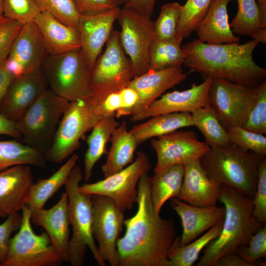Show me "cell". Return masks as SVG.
<instances>
[{"label":"cell","mask_w":266,"mask_h":266,"mask_svg":"<svg viewBox=\"0 0 266 266\" xmlns=\"http://www.w3.org/2000/svg\"><path fill=\"white\" fill-rule=\"evenodd\" d=\"M259 43L255 39L241 44H208L194 39L182 46L183 65L203 79L219 78L257 87L266 81V69L257 65L253 56Z\"/></svg>","instance_id":"7a4b0ae2"},{"label":"cell","mask_w":266,"mask_h":266,"mask_svg":"<svg viewBox=\"0 0 266 266\" xmlns=\"http://www.w3.org/2000/svg\"><path fill=\"white\" fill-rule=\"evenodd\" d=\"M33 176L28 165H17L0 171V218L18 213L27 205Z\"/></svg>","instance_id":"44dd1931"},{"label":"cell","mask_w":266,"mask_h":266,"mask_svg":"<svg viewBox=\"0 0 266 266\" xmlns=\"http://www.w3.org/2000/svg\"><path fill=\"white\" fill-rule=\"evenodd\" d=\"M14 78L7 66L5 59L0 61V105Z\"/></svg>","instance_id":"816d5d0a"},{"label":"cell","mask_w":266,"mask_h":266,"mask_svg":"<svg viewBox=\"0 0 266 266\" xmlns=\"http://www.w3.org/2000/svg\"><path fill=\"white\" fill-rule=\"evenodd\" d=\"M230 142L245 152L266 156V137L263 134L248 131L241 126L227 129Z\"/></svg>","instance_id":"ab89813d"},{"label":"cell","mask_w":266,"mask_h":266,"mask_svg":"<svg viewBox=\"0 0 266 266\" xmlns=\"http://www.w3.org/2000/svg\"><path fill=\"white\" fill-rule=\"evenodd\" d=\"M121 97L122 106L116 113L115 117L129 116L130 110L137 103L138 95L137 92L133 88L127 86L119 91Z\"/></svg>","instance_id":"681fc988"},{"label":"cell","mask_w":266,"mask_h":266,"mask_svg":"<svg viewBox=\"0 0 266 266\" xmlns=\"http://www.w3.org/2000/svg\"><path fill=\"white\" fill-rule=\"evenodd\" d=\"M182 8V5L177 2H169L161 7L159 16L154 22L155 38L161 40L176 39V29Z\"/></svg>","instance_id":"74e56055"},{"label":"cell","mask_w":266,"mask_h":266,"mask_svg":"<svg viewBox=\"0 0 266 266\" xmlns=\"http://www.w3.org/2000/svg\"><path fill=\"white\" fill-rule=\"evenodd\" d=\"M41 33L48 55H57L81 48L77 30L41 12L34 20Z\"/></svg>","instance_id":"d4e9b609"},{"label":"cell","mask_w":266,"mask_h":266,"mask_svg":"<svg viewBox=\"0 0 266 266\" xmlns=\"http://www.w3.org/2000/svg\"><path fill=\"white\" fill-rule=\"evenodd\" d=\"M74 1L80 14L98 13L119 6L115 0H74Z\"/></svg>","instance_id":"7dc6e473"},{"label":"cell","mask_w":266,"mask_h":266,"mask_svg":"<svg viewBox=\"0 0 266 266\" xmlns=\"http://www.w3.org/2000/svg\"><path fill=\"white\" fill-rule=\"evenodd\" d=\"M31 222L43 228L64 262L68 261L70 240L68 198L63 193L58 202L48 209L44 208L31 213Z\"/></svg>","instance_id":"603a6c76"},{"label":"cell","mask_w":266,"mask_h":266,"mask_svg":"<svg viewBox=\"0 0 266 266\" xmlns=\"http://www.w3.org/2000/svg\"><path fill=\"white\" fill-rule=\"evenodd\" d=\"M157 0H129L124 5L144 16L151 18Z\"/></svg>","instance_id":"f907efd6"},{"label":"cell","mask_w":266,"mask_h":266,"mask_svg":"<svg viewBox=\"0 0 266 266\" xmlns=\"http://www.w3.org/2000/svg\"><path fill=\"white\" fill-rule=\"evenodd\" d=\"M21 219L22 215L18 212L9 216L0 224V266L6 258L11 236L18 230Z\"/></svg>","instance_id":"bcb514c9"},{"label":"cell","mask_w":266,"mask_h":266,"mask_svg":"<svg viewBox=\"0 0 266 266\" xmlns=\"http://www.w3.org/2000/svg\"><path fill=\"white\" fill-rule=\"evenodd\" d=\"M191 114L193 126L200 132L210 147L224 146L230 143L227 129L211 106L200 108Z\"/></svg>","instance_id":"836d02e7"},{"label":"cell","mask_w":266,"mask_h":266,"mask_svg":"<svg viewBox=\"0 0 266 266\" xmlns=\"http://www.w3.org/2000/svg\"><path fill=\"white\" fill-rule=\"evenodd\" d=\"M181 45L176 39L161 40L155 38L150 48L149 70L182 66L185 55Z\"/></svg>","instance_id":"e575fe53"},{"label":"cell","mask_w":266,"mask_h":266,"mask_svg":"<svg viewBox=\"0 0 266 266\" xmlns=\"http://www.w3.org/2000/svg\"><path fill=\"white\" fill-rule=\"evenodd\" d=\"M47 55L41 33L33 21L23 25L5 61L15 77L40 67Z\"/></svg>","instance_id":"e0dca14e"},{"label":"cell","mask_w":266,"mask_h":266,"mask_svg":"<svg viewBox=\"0 0 266 266\" xmlns=\"http://www.w3.org/2000/svg\"><path fill=\"white\" fill-rule=\"evenodd\" d=\"M137 210L125 219L126 232L117 241L119 266H170L166 254L176 237L174 223L154 209L148 171L137 184Z\"/></svg>","instance_id":"6da1fadb"},{"label":"cell","mask_w":266,"mask_h":266,"mask_svg":"<svg viewBox=\"0 0 266 266\" xmlns=\"http://www.w3.org/2000/svg\"><path fill=\"white\" fill-rule=\"evenodd\" d=\"M170 204L181 220L183 233L179 237V243L182 245L195 240L225 218L224 207L197 206L177 198H171Z\"/></svg>","instance_id":"7402d4cb"},{"label":"cell","mask_w":266,"mask_h":266,"mask_svg":"<svg viewBox=\"0 0 266 266\" xmlns=\"http://www.w3.org/2000/svg\"><path fill=\"white\" fill-rule=\"evenodd\" d=\"M265 157L243 151L230 142L226 146L210 147L200 162L208 176L218 185L232 187L254 198L258 167Z\"/></svg>","instance_id":"277c9868"},{"label":"cell","mask_w":266,"mask_h":266,"mask_svg":"<svg viewBox=\"0 0 266 266\" xmlns=\"http://www.w3.org/2000/svg\"><path fill=\"white\" fill-rule=\"evenodd\" d=\"M236 253L252 266H256L258 260L266 258V224L251 236L246 245L240 247L237 250Z\"/></svg>","instance_id":"7bdbcfd3"},{"label":"cell","mask_w":266,"mask_h":266,"mask_svg":"<svg viewBox=\"0 0 266 266\" xmlns=\"http://www.w3.org/2000/svg\"><path fill=\"white\" fill-rule=\"evenodd\" d=\"M78 158L77 154H72L51 176L40 179L33 183L27 203L31 213L43 208L47 200L65 185L71 171L76 166Z\"/></svg>","instance_id":"f546056e"},{"label":"cell","mask_w":266,"mask_h":266,"mask_svg":"<svg viewBox=\"0 0 266 266\" xmlns=\"http://www.w3.org/2000/svg\"><path fill=\"white\" fill-rule=\"evenodd\" d=\"M92 202V231L99 253L111 266H119L117 243L124 225V211L106 196L93 195Z\"/></svg>","instance_id":"5bb4252c"},{"label":"cell","mask_w":266,"mask_h":266,"mask_svg":"<svg viewBox=\"0 0 266 266\" xmlns=\"http://www.w3.org/2000/svg\"><path fill=\"white\" fill-rule=\"evenodd\" d=\"M129 0H115L119 6L125 5Z\"/></svg>","instance_id":"9f6ffc18"},{"label":"cell","mask_w":266,"mask_h":266,"mask_svg":"<svg viewBox=\"0 0 266 266\" xmlns=\"http://www.w3.org/2000/svg\"><path fill=\"white\" fill-rule=\"evenodd\" d=\"M120 9L118 6L98 13L80 15L77 30L81 40L80 49L91 71L111 35Z\"/></svg>","instance_id":"ac0fdd59"},{"label":"cell","mask_w":266,"mask_h":266,"mask_svg":"<svg viewBox=\"0 0 266 266\" xmlns=\"http://www.w3.org/2000/svg\"><path fill=\"white\" fill-rule=\"evenodd\" d=\"M257 98L242 125L244 129L266 133V81L257 87Z\"/></svg>","instance_id":"60d3db41"},{"label":"cell","mask_w":266,"mask_h":266,"mask_svg":"<svg viewBox=\"0 0 266 266\" xmlns=\"http://www.w3.org/2000/svg\"><path fill=\"white\" fill-rule=\"evenodd\" d=\"M121 106L122 100L119 91L109 94L94 107L96 113L101 118L115 117L116 112L121 109Z\"/></svg>","instance_id":"c3c4849f"},{"label":"cell","mask_w":266,"mask_h":266,"mask_svg":"<svg viewBox=\"0 0 266 266\" xmlns=\"http://www.w3.org/2000/svg\"><path fill=\"white\" fill-rule=\"evenodd\" d=\"M41 69L48 88L70 101L90 98L91 71L80 49L47 55Z\"/></svg>","instance_id":"8992f818"},{"label":"cell","mask_w":266,"mask_h":266,"mask_svg":"<svg viewBox=\"0 0 266 266\" xmlns=\"http://www.w3.org/2000/svg\"><path fill=\"white\" fill-rule=\"evenodd\" d=\"M41 12L36 0H3V16L24 25Z\"/></svg>","instance_id":"b9f144b4"},{"label":"cell","mask_w":266,"mask_h":266,"mask_svg":"<svg viewBox=\"0 0 266 266\" xmlns=\"http://www.w3.org/2000/svg\"><path fill=\"white\" fill-rule=\"evenodd\" d=\"M238 10L235 17L230 23L234 34L250 36L262 28L260 12L256 0H236Z\"/></svg>","instance_id":"d590c367"},{"label":"cell","mask_w":266,"mask_h":266,"mask_svg":"<svg viewBox=\"0 0 266 266\" xmlns=\"http://www.w3.org/2000/svg\"><path fill=\"white\" fill-rule=\"evenodd\" d=\"M257 87L212 79L208 93L210 105L226 129L244 124L257 98Z\"/></svg>","instance_id":"4fadbf2b"},{"label":"cell","mask_w":266,"mask_h":266,"mask_svg":"<svg viewBox=\"0 0 266 266\" xmlns=\"http://www.w3.org/2000/svg\"><path fill=\"white\" fill-rule=\"evenodd\" d=\"M193 126L190 113L174 112L152 116L146 121L133 126L129 132L140 144L149 139Z\"/></svg>","instance_id":"83f0119b"},{"label":"cell","mask_w":266,"mask_h":266,"mask_svg":"<svg viewBox=\"0 0 266 266\" xmlns=\"http://www.w3.org/2000/svg\"><path fill=\"white\" fill-rule=\"evenodd\" d=\"M119 124L115 117H103L92 129L87 139L88 148L84 155L83 174L85 181L91 179L95 165L106 153L107 143Z\"/></svg>","instance_id":"4dcf8cb0"},{"label":"cell","mask_w":266,"mask_h":266,"mask_svg":"<svg viewBox=\"0 0 266 266\" xmlns=\"http://www.w3.org/2000/svg\"><path fill=\"white\" fill-rule=\"evenodd\" d=\"M0 134L5 135L18 140L22 139L15 121L10 120L0 113Z\"/></svg>","instance_id":"f5cc1de1"},{"label":"cell","mask_w":266,"mask_h":266,"mask_svg":"<svg viewBox=\"0 0 266 266\" xmlns=\"http://www.w3.org/2000/svg\"><path fill=\"white\" fill-rule=\"evenodd\" d=\"M254 199L229 186L219 185L218 201L225 208L220 234L205 247L196 266H215L223 256L236 253L265 224L252 215Z\"/></svg>","instance_id":"3957f363"},{"label":"cell","mask_w":266,"mask_h":266,"mask_svg":"<svg viewBox=\"0 0 266 266\" xmlns=\"http://www.w3.org/2000/svg\"><path fill=\"white\" fill-rule=\"evenodd\" d=\"M233 0H212L209 9L195 32L198 39L208 44L239 43L240 38L233 32L227 11Z\"/></svg>","instance_id":"484cf974"},{"label":"cell","mask_w":266,"mask_h":266,"mask_svg":"<svg viewBox=\"0 0 266 266\" xmlns=\"http://www.w3.org/2000/svg\"><path fill=\"white\" fill-rule=\"evenodd\" d=\"M100 119L90 98L70 101L51 145L44 152L46 161L59 164L71 156L80 147V140Z\"/></svg>","instance_id":"9c48e42d"},{"label":"cell","mask_w":266,"mask_h":266,"mask_svg":"<svg viewBox=\"0 0 266 266\" xmlns=\"http://www.w3.org/2000/svg\"><path fill=\"white\" fill-rule=\"evenodd\" d=\"M219 185L211 180L202 167L200 160L184 165V174L177 198L192 205H217Z\"/></svg>","instance_id":"cb8c5ba5"},{"label":"cell","mask_w":266,"mask_h":266,"mask_svg":"<svg viewBox=\"0 0 266 266\" xmlns=\"http://www.w3.org/2000/svg\"><path fill=\"white\" fill-rule=\"evenodd\" d=\"M253 216L259 221L266 222V158L258 167L256 191L253 198Z\"/></svg>","instance_id":"ee69618b"},{"label":"cell","mask_w":266,"mask_h":266,"mask_svg":"<svg viewBox=\"0 0 266 266\" xmlns=\"http://www.w3.org/2000/svg\"><path fill=\"white\" fill-rule=\"evenodd\" d=\"M151 146L157 156L154 173L173 165L184 166L200 160L210 148L199 139L194 131L177 130L153 138Z\"/></svg>","instance_id":"9a60e30c"},{"label":"cell","mask_w":266,"mask_h":266,"mask_svg":"<svg viewBox=\"0 0 266 266\" xmlns=\"http://www.w3.org/2000/svg\"><path fill=\"white\" fill-rule=\"evenodd\" d=\"M23 24L4 16L0 18V61L6 59Z\"/></svg>","instance_id":"f6af8a7d"},{"label":"cell","mask_w":266,"mask_h":266,"mask_svg":"<svg viewBox=\"0 0 266 266\" xmlns=\"http://www.w3.org/2000/svg\"><path fill=\"white\" fill-rule=\"evenodd\" d=\"M117 20L120 43L132 63L134 77L141 75L149 70L150 48L155 37L154 22L125 5Z\"/></svg>","instance_id":"8fae6325"},{"label":"cell","mask_w":266,"mask_h":266,"mask_svg":"<svg viewBox=\"0 0 266 266\" xmlns=\"http://www.w3.org/2000/svg\"><path fill=\"white\" fill-rule=\"evenodd\" d=\"M18 232L11 237L6 258L1 266H59L64 262L46 232L36 234L31 225V211L22 209Z\"/></svg>","instance_id":"30bf717a"},{"label":"cell","mask_w":266,"mask_h":266,"mask_svg":"<svg viewBox=\"0 0 266 266\" xmlns=\"http://www.w3.org/2000/svg\"><path fill=\"white\" fill-rule=\"evenodd\" d=\"M84 177L80 167L75 166L65 184L68 198V212L72 234L68 248V261L72 266H81L89 248L100 266H107L100 257L92 231V195L81 192L79 187Z\"/></svg>","instance_id":"5b68a950"},{"label":"cell","mask_w":266,"mask_h":266,"mask_svg":"<svg viewBox=\"0 0 266 266\" xmlns=\"http://www.w3.org/2000/svg\"><path fill=\"white\" fill-rule=\"evenodd\" d=\"M104 52L91 71L90 99L96 106L109 94L128 86L134 78L132 64L120 40V33L113 30Z\"/></svg>","instance_id":"ba28073f"},{"label":"cell","mask_w":266,"mask_h":266,"mask_svg":"<svg viewBox=\"0 0 266 266\" xmlns=\"http://www.w3.org/2000/svg\"><path fill=\"white\" fill-rule=\"evenodd\" d=\"M44 152L15 140L0 141V171L17 165L44 167Z\"/></svg>","instance_id":"d6a6232c"},{"label":"cell","mask_w":266,"mask_h":266,"mask_svg":"<svg viewBox=\"0 0 266 266\" xmlns=\"http://www.w3.org/2000/svg\"><path fill=\"white\" fill-rule=\"evenodd\" d=\"M184 174V166L175 165L150 177L151 198L154 211L160 214L164 203L169 199L178 198Z\"/></svg>","instance_id":"f1b7e54d"},{"label":"cell","mask_w":266,"mask_h":266,"mask_svg":"<svg viewBox=\"0 0 266 266\" xmlns=\"http://www.w3.org/2000/svg\"><path fill=\"white\" fill-rule=\"evenodd\" d=\"M69 101L47 89L16 122L22 142L45 152Z\"/></svg>","instance_id":"52a82bcc"},{"label":"cell","mask_w":266,"mask_h":266,"mask_svg":"<svg viewBox=\"0 0 266 266\" xmlns=\"http://www.w3.org/2000/svg\"><path fill=\"white\" fill-rule=\"evenodd\" d=\"M41 12H46L64 24L77 30L80 17L74 0H36Z\"/></svg>","instance_id":"f35d334b"},{"label":"cell","mask_w":266,"mask_h":266,"mask_svg":"<svg viewBox=\"0 0 266 266\" xmlns=\"http://www.w3.org/2000/svg\"><path fill=\"white\" fill-rule=\"evenodd\" d=\"M203 79L199 85L192 84L188 89L162 95L147 107L131 116L130 121L135 123L154 116L174 112L191 113L200 108L210 106L208 93L212 79Z\"/></svg>","instance_id":"2e32d148"},{"label":"cell","mask_w":266,"mask_h":266,"mask_svg":"<svg viewBox=\"0 0 266 266\" xmlns=\"http://www.w3.org/2000/svg\"><path fill=\"white\" fill-rule=\"evenodd\" d=\"M111 145L105 163L101 166L104 178L126 167L133 162L135 151L139 145L135 136L128 129L124 120L113 131Z\"/></svg>","instance_id":"4316f807"},{"label":"cell","mask_w":266,"mask_h":266,"mask_svg":"<svg viewBox=\"0 0 266 266\" xmlns=\"http://www.w3.org/2000/svg\"><path fill=\"white\" fill-rule=\"evenodd\" d=\"M3 16V0H0V18Z\"/></svg>","instance_id":"6f0895ef"},{"label":"cell","mask_w":266,"mask_h":266,"mask_svg":"<svg viewBox=\"0 0 266 266\" xmlns=\"http://www.w3.org/2000/svg\"><path fill=\"white\" fill-rule=\"evenodd\" d=\"M192 73L184 72L181 66H175L160 70H149L134 77L128 86L137 93L138 100L129 115H134L160 98L167 90L182 83Z\"/></svg>","instance_id":"ffe728a7"},{"label":"cell","mask_w":266,"mask_h":266,"mask_svg":"<svg viewBox=\"0 0 266 266\" xmlns=\"http://www.w3.org/2000/svg\"><path fill=\"white\" fill-rule=\"evenodd\" d=\"M212 0H187L176 29L175 38L180 43L189 37L206 14Z\"/></svg>","instance_id":"8d00e7d4"},{"label":"cell","mask_w":266,"mask_h":266,"mask_svg":"<svg viewBox=\"0 0 266 266\" xmlns=\"http://www.w3.org/2000/svg\"><path fill=\"white\" fill-rule=\"evenodd\" d=\"M48 89L39 67L12 81L0 105V113L17 121L28 108Z\"/></svg>","instance_id":"d6986e66"},{"label":"cell","mask_w":266,"mask_h":266,"mask_svg":"<svg viewBox=\"0 0 266 266\" xmlns=\"http://www.w3.org/2000/svg\"><path fill=\"white\" fill-rule=\"evenodd\" d=\"M151 167L148 156L138 151L135 160L122 170L96 182L80 185L79 189L85 194L110 198L123 211L130 210L136 202L139 179Z\"/></svg>","instance_id":"7c38bea8"},{"label":"cell","mask_w":266,"mask_h":266,"mask_svg":"<svg viewBox=\"0 0 266 266\" xmlns=\"http://www.w3.org/2000/svg\"><path fill=\"white\" fill-rule=\"evenodd\" d=\"M215 266H252L237 253H231L220 258Z\"/></svg>","instance_id":"db71d44e"},{"label":"cell","mask_w":266,"mask_h":266,"mask_svg":"<svg viewBox=\"0 0 266 266\" xmlns=\"http://www.w3.org/2000/svg\"><path fill=\"white\" fill-rule=\"evenodd\" d=\"M262 28L266 29V0H257Z\"/></svg>","instance_id":"11a10c76"},{"label":"cell","mask_w":266,"mask_h":266,"mask_svg":"<svg viewBox=\"0 0 266 266\" xmlns=\"http://www.w3.org/2000/svg\"><path fill=\"white\" fill-rule=\"evenodd\" d=\"M223 224V221H220L198 239L186 245H180L179 237H175L166 254L170 266H193L201 250L220 234Z\"/></svg>","instance_id":"1f68e13d"}]
</instances>
